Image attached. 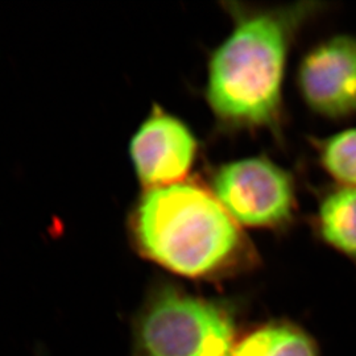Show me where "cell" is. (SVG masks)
Instances as JSON below:
<instances>
[{"mask_svg": "<svg viewBox=\"0 0 356 356\" xmlns=\"http://www.w3.org/2000/svg\"><path fill=\"white\" fill-rule=\"evenodd\" d=\"M297 86L307 107L322 118L343 120L356 115V36L334 35L306 51Z\"/></svg>", "mask_w": 356, "mask_h": 356, "instance_id": "cell-5", "label": "cell"}, {"mask_svg": "<svg viewBox=\"0 0 356 356\" xmlns=\"http://www.w3.org/2000/svg\"><path fill=\"white\" fill-rule=\"evenodd\" d=\"M198 141L179 118L153 106L129 143L135 173L145 189L185 181L197 157Z\"/></svg>", "mask_w": 356, "mask_h": 356, "instance_id": "cell-6", "label": "cell"}, {"mask_svg": "<svg viewBox=\"0 0 356 356\" xmlns=\"http://www.w3.org/2000/svg\"><path fill=\"white\" fill-rule=\"evenodd\" d=\"M225 7L234 26L211 53L206 99L227 127H279L288 53L298 31L322 4L302 1L264 8L229 1Z\"/></svg>", "mask_w": 356, "mask_h": 356, "instance_id": "cell-2", "label": "cell"}, {"mask_svg": "<svg viewBox=\"0 0 356 356\" xmlns=\"http://www.w3.org/2000/svg\"><path fill=\"white\" fill-rule=\"evenodd\" d=\"M231 356H323L317 338L302 325L272 318L243 329Z\"/></svg>", "mask_w": 356, "mask_h": 356, "instance_id": "cell-7", "label": "cell"}, {"mask_svg": "<svg viewBox=\"0 0 356 356\" xmlns=\"http://www.w3.org/2000/svg\"><path fill=\"white\" fill-rule=\"evenodd\" d=\"M128 226L138 254L189 280H227L259 264L241 225L195 181L145 189Z\"/></svg>", "mask_w": 356, "mask_h": 356, "instance_id": "cell-1", "label": "cell"}, {"mask_svg": "<svg viewBox=\"0 0 356 356\" xmlns=\"http://www.w3.org/2000/svg\"><path fill=\"white\" fill-rule=\"evenodd\" d=\"M239 307L153 284L131 325V356H231L242 332Z\"/></svg>", "mask_w": 356, "mask_h": 356, "instance_id": "cell-3", "label": "cell"}, {"mask_svg": "<svg viewBox=\"0 0 356 356\" xmlns=\"http://www.w3.org/2000/svg\"><path fill=\"white\" fill-rule=\"evenodd\" d=\"M322 169L341 186L356 189V128L339 131L316 143Z\"/></svg>", "mask_w": 356, "mask_h": 356, "instance_id": "cell-9", "label": "cell"}, {"mask_svg": "<svg viewBox=\"0 0 356 356\" xmlns=\"http://www.w3.org/2000/svg\"><path fill=\"white\" fill-rule=\"evenodd\" d=\"M210 189L243 226L280 229L292 222L296 213L292 175L263 156L218 166Z\"/></svg>", "mask_w": 356, "mask_h": 356, "instance_id": "cell-4", "label": "cell"}, {"mask_svg": "<svg viewBox=\"0 0 356 356\" xmlns=\"http://www.w3.org/2000/svg\"><path fill=\"white\" fill-rule=\"evenodd\" d=\"M321 241L356 267V189L337 185L326 191L314 218Z\"/></svg>", "mask_w": 356, "mask_h": 356, "instance_id": "cell-8", "label": "cell"}]
</instances>
